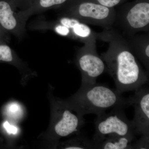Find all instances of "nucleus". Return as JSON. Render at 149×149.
Segmentation results:
<instances>
[{"instance_id":"nucleus-1","label":"nucleus","mask_w":149,"mask_h":149,"mask_svg":"<svg viewBox=\"0 0 149 149\" xmlns=\"http://www.w3.org/2000/svg\"><path fill=\"white\" fill-rule=\"evenodd\" d=\"M96 35L97 39L109 43L107 51L101 57L105 63L106 71L114 80L118 93L136 91L148 82V72L143 69L119 31L104 29L96 32Z\"/></svg>"},{"instance_id":"nucleus-2","label":"nucleus","mask_w":149,"mask_h":149,"mask_svg":"<svg viewBox=\"0 0 149 149\" xmlns=\"http://www.w3.org/2000/svg\"><path fill=\"white\" fill-rule=\"evenodd\" d=\"M75 111L80 115L94 113L98 116L106 110L117 106H129L128 99L103 84L97 83L81 87L73 99Z\"/></svg>"},{"instance_id":"nucleus-3","label":"nucleus","mask_w":149,"mask_h":149,"mask_svg":"<svg viewBox=\"0 0 149 149\" xmlns=\"http://www.w3.org/2000/svg\"><path fill=\"white\" fill-rule=\"evenodd\" d=\"M58 16L76 19L86 24L100 26L104 29L113 28L116 10L86 0H68L56 9Z\"/></svg>"},{"instance_id":"nucleus-4","label":"nucleus","mask_w":149,"mask_h":149,"mask_svg":"<svg viewBox=\"0 0 149 149\" xmlns=\"http://www.w3.org/2000/svg\"><path fill=\"white\" fill-rule=\"evenodd\" d=\"M114 26L125 37L139 32H149V0H135L122 5L116 10Z\"/></svg>"},{"instance_id":"nucleus-5","label":"nucleus","mask_w":149,"mask_h":149,"mask_svg":"<svg viewBox=\"0 0 149 149\" xmlns=\"http://www.w3.org/2000/svg\"><path fill=\"white\" fill-rule=\"evenodd\" d=\"M125 107L122 106L115 107L109 113L104 112L97 116L95 120V133L93 140L97 145V149L99 145L109 136L135 135L132 123L124 113Z\"/></svg>"},{"instance_id":"nucleus-6","label":"nucleus","mask_w":149,"mask_h":149,"mask_svg":"<svg viewBox=\"0 0 149 149\" xmlns=\"http://www.w3.org/2000/svg\"><path fill=\"white\" fill-rule=\"evenodd\" d=\"M96 41L84 44L77 52L75 61L82 74L81 87L95 84L98 77L107 70L105 63L97 53Z\"/></svg>"},{"instance_id":"nucleus-7","label":"nucleus","mask_w":149,"mask_h":149,"mask_svg":"<svg viewBox=\"0 0 149 149\" xmlns=\"http://www.w3.org/2000/svg\"><path fill=\"white\" fill-rule=\"evenodd\" d=\"M134 95L128 99L129 106L135 109L134 117L131 120L135 135L149 136V91L143 86L137 89Z\"/></svg>"},{"instance_id":"nucleus-8","label":"nucleus","mask_w":149,"mask_h":149,"mask_svg":"<svg viewBox=\"0 0 149 149\" xmlns=\"http://www.w3.org/2000/svg\"><path fill=\"white\" fill-rule=\"evenodd\" d=\"M17 9L9 0H0V25L21 40L26 32V23L19 18Z\"/></svg>"},{"instance_id":"nucleus-9","label":"nucleus","mask_w":149,"mask_h":149,"mask_svg":"<svg viewBox=\"0 0 149 149\" xmlns=\"http://www.w3.org/2000/svg\"><path fill=\"white\" fill-rule=\"evenodd\" d=\"M64 107L54 128L56 135L60 137H66L77 132L85 123L83 116L78 113L74 114L68 107Z\"/></svg>"},{"instance_id":"nucleus-10","label":"nucleus","mask_w":149,"mask_h":149,"mask_svg":"<svg viewBox=\"0 0 149 149\" xmlns=\"http://www.w3.org/2000/svg\"><path fill=\"white\" fill-rule=\"evenodd\" d=\"M56 20L70 29L73 40L79 41L85 44L97 40L96 32L93 31L88 24L76 19L58 16Z\"/></svg>"},{"instance_id":"nucleus-11","label":"nucleus","mask_w":149,"mask_h":149,"mask_svg":"<svg viewBox=\"0 0 149 149\" xmlns=\"http://www.w3.org/2000/svg\"><path fill=\"white\" fill-rule=\"evenodd\" d=\"M128 45L133 53L142 62L146 68L149 69V34H144L133 35L125 37Z\"/></svg>"},{"instance_id":"nucleus-12","label":"nucleus","mask_w":149,"mask_h":149,"mask_svg":"<svg viewBox=\"0 0 149 149\" xmlns=\"http://www.w3.org/2000/svg\"><path fill=\"white\" fill-rule=\"evenodd\" d=\"M68 0H31L29 7L24 10L17 11L22 21L26 22L30 16L51 9H56L64 5Z\"/></svg>"},{"instance_id":"nucleus-13","label":"nucleus","mask_w":149,"mask_h":149,"mask_svg":"<svg viewBox=\"0 0 149 149\" xmlns=\"http://www.w3.org/2000/svg\"><path fill=\"white\" fill-rule=\"evenodd\" d=\"M135 136L130 134L109 136L99 145L98 149H133V144L136 141Z\"/></svg>"},{"instance_id":"nucleus-14","label":"nucleus","mask_w":149,"mask_h":149,"mask_svg":"<svg viewBox=\"0 0 149 149\" xmlns=\"http://www.w3.org/2000/svg\"><path fill=\"white\" fill-rule=\"evenodd\" d=\"M15 54L11 48L4 44H0V61L12 62L14 61Z\"/></svg>"},{"instance_id":"nucleus-15","label":"nucleus","mask_w":149,"mask_h":149,"mask_svg":"<svg viewBox=\"0 0 149 149\" xmlns=\"http://www.w3.org/2000/svg\"><path fill=\"white\" fill-rule=\"evenodd\" d=\"M98 3L109 8H114L116 6L122 4L128 0H86Z\"/></svg>"},{"instance_id":"nucleus-16","label":"nucleus","mask_w":149,"mask_h":149,"mask_svg":"<svg viewBox=\"0 0 149 149\" xmlns=\"http://www.w3.org/2000/svg\"><path fill=\"white\" fill-rule=\"evenodd\" d=\"M149 136H141V138L136 141L133 146V149L149 148Z\"/></svg>"},{"instance_id":"nucleus-17","label":"nucleus","mask_w":149,"mask_h":149,"mask_svg":"<svg viewBox=\"0 0 149 149\" xmlns=\"http://www.w3.org/2000/svg\"><path fill=\"white\" fill-rule=\"evenodd\" d=\"M19 10H24L29 7L31 0H9Z\"/></svg>"},{"instance_id":"nucleus-18","label":"nucleus","mask_w":149,"mask_h":149,"mask_svg":"<svg viewBox=\"0 0 149 149\" xmlns=\"http://www.w3.org/2000/svg\"><path fill=\"white\" fill-rule=\"evenodd\" d=\"M8 111L12 115H17V113L20 112V107L17 104H10L8 107Z\"/></svg>"},{"instance_id":"nucleus-19","label":"nucleus","mask_w":149,"mask_h":149,"mask_svg":"<svg viewBox=\"0 0 149 149\" xmlns=\"http://www.w3.org/2000/svg\"><path fill=\"white\" fill-rule=\"evenodd\" d=\"M4 127L10 134H15L17 133V129L13 125H11L8 122H6L4 123Z\"/></svg>"},{"instance_id":"nucleus-20","label":"nucleus","mask_w":149,"mask_h":149,"mask_svg":"<svg viewBox=\"0 0 149 149\" xmlns=\"http://www.w3.org/2000/svg\"><path fill=\"white\" fill-rule=\"evenodd\" d=\"M1 29H0V36H1Z\"/></svg>"}]
</instances>
